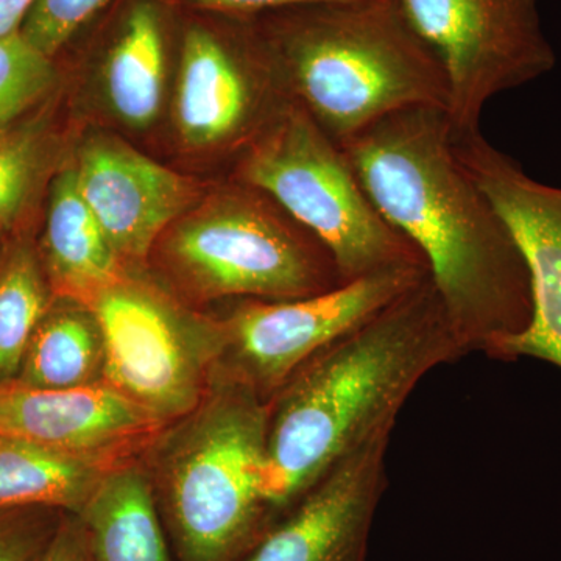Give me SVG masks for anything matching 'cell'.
Masks as SVG:
<instances>
[{
    "mask_svg": "<svg viewBox=\"0 0 561 561\" xmlns=\"http://www.w3.org/2000/svg\"><path fill=\"white\" fill-rule=\"evenodd\" d=\"M165 2L131 0L122 13L105 62L103 83L114 114L133 128H147L164 94Z\"/></svg>",
    "mask_w": 561,
    "mask_h": 561,
    "instance_id": "obj_16",
    "label": "cell"
},
{
    "mask_svg": "<svg viewBox=\"0 0 561 561\" xmlns=\"http://www.w3.org/2000/svg\"><path fill=\"white\" fill-rule=\"evenodd\" d=\"M271 401L239 378L183 432L162 482L180 561H238L278 522L264 493Z\"/></svg>",
    "mask_w": 561,
    "mask_h": 561,
    "instance_id": "obj_4",
    "label": "cell"
},
{
    "mask_svg": "<svg viewBox=\"0 0 561 561\" xmlns=\"http://www.w3.org/2000/svg\"><path fill=\"white\" fill-rule=\"evenodd\" d=\"M90 561H95V560H94V557H92V556H91V560H90Z\"/></svg>",
    "mask_w": 561,
    "mask_h": 561,
    "instance_id": "obj_29",
    "label": "cell"
},
{
    "mask_svg": "<svg viewBox=\"0 0 561 561\" xmlns=\"http://www.w3.org/2000/svg\"><path fill=\"white\" fill-rule=\"evenodd\" d=\"M230 36L198 20L181 36L175 117L192 147L256 139L294 102L257 16Z\"/></svg>",
    "mask_w": 561,
    "mask_h": 561,
    "instance_id": "obj_9",
    "label": "cell"
},
{
    "mask_svg": "<svg viewBox=\"0 0 561 561\" xmlns=\"http://www.w3.org/2000/svg\"><path fill=\"white\" fill-rule=\"evenodd\" d=\"M7 239L9 238H0V256H2L3 247H5Z\"/></svg>",
    "mask_w": 561,
    "mask_h": 561,
    "instance_id": "obj_28",
    "label": "cell"
},
{
    "mask_svg": "<svg viewBox=\"0 0 561 561\" xmlns=\"http://www.w3.org/2000/svg\"><path fill=\"white\" fill-rule=\"evenodd\" d=\"M173 5L197 13L234 14L257 16L290 7L316 5V3H351L359 0H171Z\"/></svg>",
    "mask_w": 561,
    "mask_h": 561,
    "instance_id": "obj_26",
    "label": "cell"
},
{
    "mask_svg": "<svg viewBox=\"0 0 561 561\" xmlns=\"http://www.w3.org/2000/svg\"><path fill=\"white\" fill-rule=\"evenodd\" d=\"M54 297L35 243L25 234L7 239L0 256V387L16 382L33 332Z\"/></svg>",
    "mask_w": 561,
    "mask_h": 561,
    "instance_id": "obj_20",
    "label": "cell"
},
{
    "mask_svg": "<svg viewBox=\"0 0 561 561\" xmlns=\"http://www.w3.org/2000/svg\"><path fill=\"white\" fill-rule=\"evenodd\" d=\"M168 251L206 297L295 300L343 283L330 251L251 186L181 220Z\"/></svg>",
    "mask_w": 561,
    "mask_h": 561,
    "instance_id": "obj_6",
    "label": "cell"
},
{
    "mask_svg": "<svg viewBox=\"0 0 561 561\" xmlns=\"http://www.w3.org/2000/svg\"><path fill=\"white\" fill-rule=\"evenodd\" d=\"M241 179L330 251L343 283L390 268H427L375 208L342 147L298 103L250 144Z\"/></svg>",
    "mask_w": 561,
    "mask_h": 561,
    "instance_id": "obj_5",
    "label": "cell"
},
{
    "mask_svg": "<svg viewBox=\"0 0 561 561\" xmlns=\"http://www.w3.org/2000/svg\"><path fill=\"white\" fill-rule=\"evenodd\" d=\"M103 341V383L162 421L194 411L209 345L197 324L122 279L88 305Z\"/></svg>",
    "mask_w": 561,
    "mask_h": 561,
    "instance_id": "obj_10",
    "label": "cell"
},
{
    "mask_svg": "<svg viewBox=\"0 0 561 561\" xmlns=\"http://www.w3.org/2000/svg\"><path fill=\"white\" fill-rule=\"evenodd\" d=\"M54 154L55 136L43 114L0 136V238L16 234L46 183Z\"/></svg>",
    "mask_w": 561,
    "mask_h": 561,
    "instance_id": "obj_21",
    "label": "cell"
},
{
    "mask_svg": "<svg viewBox=\"0 0 561 561\" xmlns=\"http://www.w3.org/2000/svg\"><path fill=\"white\" fill-rule=\"evenodd\" d=\"M110 3L111 0H38L20 33L35 49L58 58Z\"/></svg>",
    "mask_w": 561,
    "mask_h": 561,
    "instance_id": "obj_23",
    "label": "cell"
},
{
    "mask_svg": "<svg viewBox=\"0 0 561 561\" xmlns=\"http://www.w3.org/2000/svg\"><path fill=\"white\" fill-rule=\"evenodd\" d=\"M73 169L84 202L121 260H144L194 202L190 180L117 139L88 140Z\"/></svg>",
    "mask_w": 561,
    "mask_h": 561,
    "instance_id": "obj_14",
    "label": "cell"
},
{
    "mask_svg": "<svg viewBox=\"0 0 561 561\" xmlns=\"http://www.w3.org/2000/svg\"><path fill=\"white\" fill-rule=\"evenodd\" d=\"M470 353L427 276L306 362L271 400L264 493L283 516L339 461L391 435L416 386Z\"/></svg>",
    "mask_w": 561,
    "mask_h": 561,
    "instance_id": "obj_2",
    "label": "cell"
},
{
    "mask_svg": "<svg viewBox=\"0 0 561 561\" xmlns=\"http://www.w3.org/2000/svg\"><path fill=\"white\" fill-rule=\"evenodd\" d=\"M57 83V58L35 49L21 33L0 38V136L38 111Z\"/></svg>",
    "mask_w": 561,
    "mask_h": 561,
    "instance_id": "obj_22",
    "label": "cell"
},
{
    "mask_svg": "<svg viewBox=\"0 0 561 561\" xmlns=\"http://www.w3.org/2000/svg\"><path fill=\"white\" fill-rule=\"evenodd\" d=\"M164 421L106 383L68 390L0 387V435L114 467Z\"/></svg>",
    "mask_w": 561,
    "mask_h": 561,
    "instance_id": "obj_13",
    "label": "cell"
},
{
    "mask_svg": "<svg viewBox=\"0 0 561 561\" xmlns=\"http://www.w3.org/2000/svg\"><path fill=\"white\" fill-rule=\"evenodd\" d=\"M453 131L460 160L507 221L530 276L529 324L489 356L531 357L561 370V187L530 179L481 131Z\"/></svg>",
    "mask_w": 561,
    "mask_h": 561,
    "instance_id": "obj_11",
    "label": "cell"
},
{
    "mask_svg": "<svg viewBox=\"0 0 561 561\" xmlns=\"http://www.w3.org/2000/svg\"><path fill=\"white\" fill-rule=\"evenodd\" d=\"M101 328L88 306L54 297L33 332L22 360L18 386L68 390L92 386L102 378Z\"/></svg>",
    "mask_w": 561,
    "mask_h": 561,
    "instance_id": "obj_18",
    "label": "cell"
},
{
    "mask_svg": "<svg viewBox=\"0 0 561 561\" xmlns=\"http://www.w3.org/2000/svg\"><path fill=\"white\" fill-rule=\"evenodd\" d=\"M291 101L339 146L400 111L448 105L440 61L397 0L257 14Z\"/></svg>",
    "mask_w": 561,
    "mask_h": 561,
    "instance_id": "obj_3",
    "label": "cell"
},
{
    "mask_svg": "<svg viewBox=\"0 0 561 561\" xmlns=\"http://www.w3.org/2000/svg\"><path fill=\"white\" fill-rule=\"evenodd\" d=\"M427 276L424 267H398L295 300L243 302L224 331L236 359V378L271 401L317 353L373 319Z\"/></svg>",
    "mask_w": 561,
    "mask_h": 561,
    "instance_id": "obj_8",
    "label": "cell"
},
{
    "mask_svg": "<svg viewBox=\"0 0 561 561\" xmlns=\"http://www.w3.org/2000/svg\"><path fill=\"white\" fill-rule=\"evenodd\" d=\"M390 435L332 467L238 561H368Z\"/></svg>",
    "mask_w": 561,
    "mask_h": 561,
    "instance_id": "obj_12",
    "label": "cell"
},
{
    "mask_svg": "<svg viewBox=\"0 0 561 561\" xmlns=\"http://www.w3.org/2000/svg\"><path fill=\"white\" fill-rule=\"evenodd\" d=\"M111 470L0 435V507H49L80 515Z\"/></svg>",
    "mask_w": 561,
    "mask_h": 561,
    "instance_id": "obj_19",
    "label": "cell"
},
{
    "mask_svg": "<svg viewBox=\"0 0 561 561\" xmlns=\"http://www.w3.org/2000/svg\"><path fill=\"white\" fill-rule=\"evenodd\" d=\"M79 516L95 561H173L153 491L136 468L106 472Z\"/></svg>",
    "mask_w": 561,
    "mask_h": 561,
    "instance_id": "obj_17",
    "label": "cell"
},
{
    "mask_svg": "<svg viewBox=\"0 0 561 561\" xmlns=\"http://www.w3.org/2000/svg\"><path fill=\"white\" fill-rule=\"evenodd\" d=\"M38 250L55 297L88 306L124 279L122 260L84 202L73 165L50 180L46 228Z\"/></svg>",
    "mask_w": 561,
    "mask_h": 561,
    "instance_id": "obj_15",
    "label": "cell"
},
{
    "mask_svg": "<svg viewBox=\"0 0 561 561\" xmlns=\"http://www.w3.org/2000/svg\"><path fill=\"white\" fill-rule=\"evenodd\" d=\"M405 20L440 61L446 116L456 131L479 130L483 106L556 68L540 0H397Z\"/></svg>",
    "mask_w": 561,
    "mask_h": 561,
    "instance_id": "obj_7",
    "label": "cell"
},
{
    "mask_svg": "<svg viewBox=\"0 0 561 561\" xmlns=\"http://www.w3.org/2000/svg\"><path fill=\"white\" fill-rule=\"evenodd\" d=\"M36 3L38 0H0V38L20 33Z\"/></svg>",
    "mask_w": 561,
    "mask_h": 561,
    "instance_id": "obj_27",
    "label": "cell"
},
{
    "mask_svg": "<svg viewBox=\"0 0 561 561\" xmlns=\"http://www.w3.org/2000/svg\"><path fill=\"white\" fill-rule=\"evenodd\" d=\"M390 227L411 242L467 348L526 330L530 276L507 221L460 160L446 110L391 114L341 146Z\"/></svg>",
    "mask_w": 561,
    "mask_h": 561,
    "instance_id": "obj_1",
    "label": "cell"
},
{
    "mask_svg": "<svg viewBox=\"0 0 561 561\" xmlns=\"http://www.w3.org/2000/svg\"><path fill=\"white\" fill-rule=\"evenodd\" d=\"M65 515L49 507H0V561L35 559Z\"/></svg>",
    "mask_w": 561,
    "mask_h": 561,
    "instance_id": "obj_24",
    "label": "cell"
},
{
    "mask_svg": "<svg viewBox=\"0 0 561 561\" xmlns=\"http://www.w3.org/2000/svg\"><path fill=\"white\" fill-rule=\"evenodd\" d=\"M91 541L79 515L66 513L57 531L32 561H90Z\"/></svg>",
    "mask_w": 561,
    "mask_h": 561,
    "instance_id": "obj_25",
    "label": "cell"
}]
</instances>
